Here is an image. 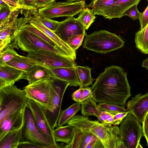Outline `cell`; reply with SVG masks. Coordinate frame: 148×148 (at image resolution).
<instances>
[{"label":"cell","mask_w":148,"mask_h":148,"mask_svg":"<svg viewBox=\"0 0 148 148\" xmlns=\"http://www.w3.org/2000/svg\"><path fill=\"white\" fill-rule=\"evenodd\" d=\"M93 99L98 103L125 106L131 96L127 73L121 67L112 65L105 68L90 87Z\"/></svg>","instance_id":"1"},{"label":"cell","mask_w":148,"mask_h":148,"mask_svg":"<svg viewBox=\"0 0 148 148\" xmlns=\"http://www.w3.org/2000/svg\"><path fill=\"white\" fill-rule=\"evenodd\" d=\"M67 124L91 132L101 141L104 148H126L120 137L119 127L117 125L92 120L81 115H75Z\"/></svg>","instance_id":"2"},{"label":"cell","mask_w":148,"mask_h":148,"mask_svg":"<svg viewBox=\"0 0 148 148\" xmlns=\"http://www.w3.org/2000/svg\"><path fill=\"white\" fill-rule=\"evenodd\" d=\"M8 46L13 49H20L27 53L40 50L50 51L74 60L66 53L23 28L15 36Z\"/></svg>","instance_id":"3"},{"label":"cell","mask_w":148,"mask_h":148,"mask_svg":"<svg viewBox=\"0 0 148 148\" xmlns=\"http://www.w3.org/2000/svg\"><path fill=\"white\" fill-rule=\"evenodd\" d=\"M85 36L83 47L100 53L106 54L117 50L125 44L119 36L106 30L95 31Z\"/></svg>","instance_id":"4"},{"label":"cell","mask_w":148,"mask_h":148,"mask_svg":"<svg viewBox=\"0 0 148 148\" xmlns=\"http://www.w3.org/2000/svg\"><path fill=\"white\" fill-rule=\"evenodd\" d=\"M28 99L24 89L14 84L0 88V121L7 116L24 109Z\"/></svg>","instance_id":"5"},{"label":"cell","mask_w":148,"mask_h":148,"mask_svg":"<svg viewBox=\"0 0 148 148\" xmlns=\"http://www.w3.org/2000/svg\"><path fill=\"white\" fill-rule=\"evenodd\" d=\"M69 86V84L65 82L52 78L51 97L45 110L48 120L53 130L57 126L58 120L61 111L63 99Z\"/></svg>","instance_id":"6"},{"label":"cell","mask_w":148,"mask_h":148,"mask_svg":"<svg viewBox=\"0 0 148 148\" xmlns=\"http://www.w3.org/2000/svg\"><path fill=\"white\" fill-rule=\"evenodd\" d=\"M34 143L45 146L46 148H55L51 145L40 132L34 120L32 112L27 105L24 112V121L19 130V143Z\"/></svg>","instance_id":"7"},{"label":"cell","mask_w":148,"mask_h":148,"mask_svg":"<svg viewBox=\"0 0 148 148\" xmlns=\"http://www.w3.org/2000/svg\"><path fill=\"white\" fill-rule=\"evenodd\" d=\"M119 134L126 148H136L144 136L140 124L131 113L129 112L120 123Z\"/></svg>","instance_id":"8"},{"label":"cell","mask_w":148,"mask_h":148,"mask_svg":"<svg viewBox=\"0 0 148 148\" xmlns=\"http://www.w3.org/2000/svg\"><path fill=\"white\" fill-rule=\"evenodd\" d=\"M85 0L73 2H55L38 10L40 16L48 18L71 17L79 13L85 8Z\"/></svg>","instance_id":"9"},{"label":"cell","mask_w":148,"mask_h":148,"mask_svg":"<svg viewBox=\"0 0 148 148\" xmlns=\"http://www.w3.org/2000/svg\"><path fill=\"white\" fill-rule=\"evenodd\" d=\"M28 53L26 56L48 68H75L77 66L75 61L52 52L40 50Z\"/></svg>","instance_id":"10"},{"label":"cell","mask_w":148,"mask_h":148,"mask_svg":"<svg viewBox=\"0 0 148 148\" xmlns=\"http://www.w3.org/2000/svg\"><path fill=\"white\" fill-rule=\"evenodd\" d=\"M52 78L37 81L25 86L23 89L28 99L47 108L52 91Z\"/></svg>","instance_id":"11"},{"label":"cell","mask_w":148,"mask_h":148,"mask_svg":"<svg viewBox=\"0 0 148 148\" xmlns=\"http://www.w3.org/2000/svg\"><path fill=\"white\" fill-rule=\"evenodd\" d=\"M27 105L32 112L36 125L42 135L51 145L60 146L55 139L53 130L48 120L45 109L38 103L28 99Z\"/></svg>","instance_id":"12"},{"label":"cell","mask_w":148,"mask_h":148,"mask_svg":"<svg viewBox=\"0 0 148 148\" xmlns=\"http://www.w3.org/2000/svg\"><path fill=\"white\" fill-rule=\"evenodd\" d=\"M26 10L23 14L24 17L27 18L29 23L43 32L60 48L71 56L75 60L76 51L74 50L67 43L60 38L55 32L41 23L34 16L30 13L29 10Z\"/></svg>","instance_id":"13"},{"label":"cell","mask_w":148,"mask_h":148,"mask_svg":"<svg viewBox=\"0 0 148 148\" xmlns=\"http://www.w3.org/2000/svg\"><path fill=\"white\" fill-rule=\"evenodd\" d=\"M85 30L82 24L73 16H71L61 21L55 33L60 38L66 42L68 38L73 36L86 34Z\"/></svg>","instance_id":"14"},{"label":"cell","mask_w":148,"mask_h":148,"mask_svg":"<svg viewBox=\"0 0 148 148\" xmlns=\"http://www.w3.org/2000/svg\"><path fill=\"white\" fill-rule=\"evenodd\" d=\"M29 22L25 17L17 18L0 28V52L7 47L15 36Z\"/></svg>","instance_id":"15"},{"label":"cell","mask_w":148,"mask_h":148,"mask_svg":"<svg viewBox=\"0 0 148 148\" xmlns=\"http://www.w3.org/2000/svg\"><path fill=\"white\" fill-rule=\"evenodd\" d=\"M127 109L142 123L144 117L148 112V91L144 95H136L131 98L126 104Z\"/></svg>","instance_id":"16"},{"label":"cell","mask_w":148,"mask_h":148,"mask_svg":"<svg viewBox=\"0 0 148 148\" xmlns=\"http://www.w3.org/2000/svg\"><path fill=\"white\" fill-rule=\"evenodd\" d=\"M25 72L8 65L0 63V88L14 84L24 79Z\"/></svg>","instance_id":"17"},{"label":"cell","mask_w":148,"mask_h":148,"mask_svg":"<svg viewBox=\"0 0 148 148\" xmlns=\"http://www.w3.org/2000/svg\"><path fill=\"white\" fill-rule=\"evenodd\" d=\"M25 109L7 116L0 121V139L9 132L21 129L23 123Z\"/></svg>","instance_id":"18"},{"label":"cell","mask_w":148,"mask_h":148,"mask_svg":"<svg viewBox=\"0 0 148 148\" xmlns=\"http://www.w3.org/2000/svg\"><path fill=\"white\" fill-rule=\"evenodd\" d=\"M48 68L53 78L65 82L69 84L70 86H80V79L75 67Z\"/></svg>","instance_id":"19"},{"label":"cell","mask_w":148,"mask_h":148,"mask_svg":"<svg viewBox=\"0 0 148 148\" xmlns=\"http://www.w3.org/2000/svg\"><path fill=\"white\" fill-rule=\"evenodd\" d=\"M98 138L91 132L87 131L75 129L71 143L62 147L65 148H86L93 140Z\"/></svg>","instance_id":"20"},{"label":"cell","mask_w":148,"mask_h":148,"mask_svg":"<svg viewBox=\"0 0 148 148\" xmlns=\"http://www.w3.org/2000/svg\"><path fill=\"white\" fill-rule=\"evenodd\" d=\"M140 0H117L104 17L109 19L120 18L124 16L125 12L131 7L138 4Z\"/></svg>","instance_id":"21"},{"label":"cell","mask_w":148,"mask_h":148,"mask_svg":"<svg viewBox=\"0 0 148 148\" xmlns=\"http://www.w3.org/2000/svg\"><path fill=\"white\" fill-rule=\"evenodd\" d=\"M53 78L49 69L44 66L37 64L25 72L24 79L27 80L30 84L37 81Z\"/></svg>","instance_id":"22"},{"label":"cell","mask_w":148,"mask_h":148,"mask_svg":"<svg viewBox=\"0 0 148 148\" xmlns=\"http://www.w3.org/2000/svg\"><path fill=\"white\" fill-rule=\"evenodd\" d=\"M76 128L69 124L60 126H57L53 130L55 139L57 142L69 144L71 142Z\"/></svg>","instance_id":"23"},{"label":"cell","mask_w":148,"mask_h":148,"mask_svg":"<svg viewBox=\"0 0 148 148\" xmlns=\"http://www.w3.org/2000/svg\"><path fill=\"white\" fill-rule=\"evenodd\" d=\"M5 64L25 72L33 66L38 64L34 60L27 56L19 55Z\"/></svg>","instance_id":"24"},{"label":"cell","mask_w":148,"mask_h":148,"mask_svg":"<svg viewBox=\"0 0 148 148\" xmlns=\"http://www.w3.org/2000/svg\"><path fill=\"white\" fill-rule=\"evenodd\" d=\"M116 0H92L88 6L92 10L95 15L104 17Z\"/></svg>","instance_id":"25"},{"label":"cell","mask_w":148,"mask_h":148,"mask_svg":"<svg viewBox=\"0 0 148 148\" xmlns=\"http://www.w3.org/2000/svg\"><path fill=\"white\" fill-rule=\"evenodd\" d=\"M80 109L81 104L76 102L65 110L61 111L58 120L57 126H62L67 124Z\"/></svg>","instance_id":"26"},{"label":"cell","mask_w":148,"mask_h":148,"mask_svg":"<svg viewBox=\"0 0 148 148\" xmlns=\"http://www.w3.org/2000/svg\"><path fill=\"white\" fill-rule=\"evenodd\" d=\"M19 130L9 132L0 139V148H17Z\"/></svg>","instance_id":"27"},{"label":"cell","mask_w":148,"mask_h":148,"mask_svg":"<svg viewBox=\"0 0 148 148\" xmlns=\"http://www.w3.org/2000/svg\"><path fill=\"white\" fill-rule=\"evenodd\" d=\"M135 42L137 49L143 53L148 54V24L136 33Z\"/></svg>","instance_id":"28"},{"label":"cell","mask_w":148,"mask_h":148,"mask_svg":"<svg viewBox=\"0 0 148 148\" xmlns=\"http://www.w3.org/2000/svg\"><path fill=\"white\" fill-rule=\"evenodd\" d=\"M75 69L80 81L79 88L87 87L92 85L95 79L91 76V69L90 67L78 65L76 66Z\"/></svg>","instance_id":"29"},{"label":"cell","mask_w":148,"mask_h":148,"mask_svg":"<svg viewBox=\"0 0 148 148\" xmlns=\"http://www.w3.org/2000/svg\"><path fill=\"white\" fill-rule=\"evenodd\" d=\"M81 110L83 115L86 116H94L97 118L100 111L96 102L93 98L86 100L81 104Z\"/></svg>","instance_id":"30"},{"label":"cell","mask_w":148,"mask_h":148,"mask_svg":"<svg viewBox=\"0 0 148 148\" xmlns=\"http://www.w3.org/2000/svg\"><path fill=\"white\" fill-rule=\"evenodd\" d=\"M92 9L88 8H85L80 12L76 19L88 29L96 18Z\"/></svg>","instance_id":"31"},{"label":"cell","mask_w":148,"mask_h":148,"mask_svg":"<svg viewBox=\"0 0 148 148\" xmlns=\"http://www.w3.org/2000/svg\"><path fill=\"white\" fill-rule=\"evenodd\" d=\"M29 11L30 13L34 16L41 23L54 32L56 31L61 23V22L41 16L39 14L37 9Z\"/></svg>","instance_id":"32"},{"label":"cell","mask_w":148,"mask_h":148,"mask_svg":"<svg viewBox=\"0 0 148 148\" xmlns=\"http://www.w3.org/2000/svg\"><path fill=\"white\" fill-rule=\"evenodd\" d=\"M23 28L33 33L52 46L66 53L70 56L73 60H75L73 57L64 51L60 48L56 43L43 32L31 24L29 23L26 24L23 26Z\"/></svg>","instance_id":"33"},{"label":"cell","mask_w":148,"mask_h":148,"mask_svg":"<svg viewBox=\"0 0 148 148\" xmlns=\"http://www.w3.org/2000/svg\"><path fill=\"white\" fill-rule=\"evenodd\" d=\"M99 109L112 114L127 111L125 106H119L115 104L105 103H99L97 105Z\"/></svg>","instance_id":"34"},{"label":"cell","mask_w":148,"mask_h":148,"mask_svg":"<svg viewBox=\"0 0 148 148\" xmlns=\"http://www.w3.org/2000/svg\"><path fill=\"white\" fill-rule=\"evenodd\" d=\"M18 55L13 49L8 46L0 52V63L5 64Z\"/></svg>","instance_id":"35"},{"label":"cell","mask_w":148,"mask_h":148,"mask_svg":"<svg viewBox=\"0 0 148 148\" xmlns=\"http://www.w3.org/2000/svg\"><path fill=\"white\" fill-rule=\"evenodd\" d=\"M86 34H76L69 38L66 42L74 51H76L82 44Z\"/></svg>","instance_id":"36"},{"label":"cell","mask_w":148,"mask_h":148,"mask_svg":"<svg viewBox=\"0 0 148 148\" xmlns=\"http://www.w3.org/2000/svg\"><path fill=\"white\" fill-rule=\"evenodd\" d=\"M114 114L100 110L97 118L98 120L101 122L114 125Z\"/></svg>","instance_id":"37"},{"label":"cell","mask_w":148,"mask_h":148,"mask_svg":"<svg viewBox=\"0 0 148 148\" xmlns=\"http://www.w3.org/2000/svg\"><path fill=\"white\" fill-rule=\"evenodd\" d=\"M138 4H136L130 8L125 13L124 16H127L134 20L138 19H139L141 13L137 9Z\"/></svg>","instance_id":"38"},{"label":"cell","mask_w":148,"mask_h":148,"mask_svg":"<svg viewBox=\"0 0 148 148\" xmlns=\"http://www.w3.org/2000/svg\"><path fill=\"white\" fill-rule=\"evenodd\" d=\"M22 10H33L37 9L35 0H18Z\"/></svg>","instance_id":"39"},{"label":"cell","mask_w":148,"mask_h":148,"mask_svg":"<svg viewBox=\"0 0 148 148\" xmlns=\"http://www.w3.org/2000/svg\"><path fill=\"white\" fill-rule=\"evenodd\" d=\"M21 9H17L13 10L10 15L3 22L0 23L1 28L9 23L17 19L19 14L21 12Z\"/></svg>","instance_id":"40"},{"label":"cell","mask_w":148,"mask_h":148,"mask_svg":"<svg viewBox=\"0 0 148 148\" xmlns=\"http://www.w3.org/2000/svg\"><path fill=\"white\" fill-rule=\"evenodd\" d=\"M13 10L8 6H0V23L7 18Z\"/></svg>","instance_id":"41"},{"label":"cell","mask_w":148,"mask_h":148,"mask_svg":"<svg viewBox=\"0 0 148 148\" xmlns=\"http://www.w3.org/2000/svg\"><path fill=\"white\" fill-rule=\"evenodd\" d=\"M139 20L140 25V30H141L148 24V5L144 11L141 13Z\"/></svg>","instance_id":"42"},{"label":"cell","mask_w":148,"mask_h":148,"mask_svg":"<svg viewBox=\"0 0 148 148\" xmlns=\"http://www.w3.org/2000/svg\"><path fill=\"white\" fill-rule=\"evenodd\" d=\"M92 92L90 87H88L82 88V97L81 100V104L86 100L92 98Z\"/></svg>","instance_id":"43"},{"label":"cell","mask_w":148,"mask_h":148,"mask_svg":"<svg viewBox=\"0 0 148 148\" xmlns=\"http://www.w3.org/2000/svg\"><path fill=\"white\" fill-rule=\"evenodd\" d=\"M129 113V112L127 111L126 112H119L114 114L113 116L114 125H117L120 124L123 119Z\"/></svg>","instance_id":"44"},{"label":"cell","mask_w":148,"mask_h":148,"mask_svg":"<svg viewBox=\"0 0 148 148\" xmlns=\"http://www.w3.org/2000/svg\"><path fill=\"white\" fill-rule=\"evenodd\" d=\"M142 124L144 136L146 139L148 146V112L145 116Z\"/></svg>","instance_id":"45"},{"label":"cell","mask_w":148,"mask_h":148,"mask_svg":"<svg viewBox=\"0 0 148 148\" xmlns=\"http://www.w3.org/2000/svg\"><path fill=\"white\" fill-rule=\"evenodd\" d=\"M56 0H35L36 7L38 10L43 8L55 2Z\"/></svg>","instance_id":"46"},{"label":"cell","mask_w":148,"mask_h":148,"mask_svg":"<svg viewBox=\"0 0 148 148\" xmlns=\"http://www.w3.org/2000/svg\"><path fill=\"white\" fill-rule=\"evenodd\" d=\"M17 148H46L45 146L34 143L24 142L20 143Z\"/></svg>","instance_id":"47"},{"label":"cell","mask_w":148,"mask_h":148,"mask_svg":"<svg viewBox=\"0 0 148 148\" xmlns=\"http://www.w3.org/2000/svg\"><path fill=\"white\" fill-rule=\"evenodd\" d=\"M12 9H21L18 0H2Z\"/></svg>","instance_id":"48"},{"label":"cell","mask_w":148,"mask_h":148,"mask_svg":"<svg viewBox=\"0 0 148 148\" xmlns=\"http://www.w3.org/2000/svg\"><path fill=\"white\" fill-rule=\"evenodd\" d=\"M82 88H79L74 91L72 94V99L76 102L80 104L81 100L82 97Z\"/></svg>","instance_id":"49"},{"label":"cell","mask_w":148,"mask_h":148,"mask_svg":"<svg viewBox=\"0 0 148 148\" xmlns=\"http://www.w3.org/2000/svg\"><path fill=\"white\" fill-rule=\"evenodd\" d=\"M86 148H104V147L101 141L97 138L88 144Z\"/></svg>","instance_id":"50"},{"label":"cell","mask_w":148,"mask_h":148,"mask_svg":"<svg viewBox=\"0 0 148 148\" xmlns=\"http://www.w3.org/2000/svg\"><path fill=\"white\" fill-rule=\"evenodd\" d=\"M142 65V67L148 70V58L143 61Z\"/></svg>","instance_id":"51"},{"label":"cell","mask_w":148,"mask_h":148,"mask_svg":"<svg viewBox=\"0 0 148 148\" xmlns=\"http://www.w3.org/2000/svg\"><path fill=\"white\" fill-rule=\"evenodd\" d=\"M7 6L8 5L3 1L2 0H0V6Z\"/></svg>","instance_id":"52"},{"label":"cell","mask_w":148,"mask_h":148,"mask_svg":"<svg viewBox=\"0 0 148 148\" xmlns=\"http://www.w3.org/2000/svg\"><path fill=\"white\" fill-rule=\"evenodd\" d=\"M143 147L140 145V143H138L136 147V148H143Z\"/></svg>","instance_id":"53"},{"label":"cell","mask_w":148,"mask_h":148,"mask_svg":"<svg viewBox=\"0 0 148 148\" xmlns=\"http://www.w3.org/2000/svg\"><path fill=\"white\" fill-rule=\"evenodd\" d=\"M80 0L84 1L85 0H67V1L68 2H73L74 1H79Z\"/></svg>","instance_id":"54"},{"label":"cell","mask_w":148,"mask_h":148,"mask_svg":"<svg viewBox=\"0 0 148 148\" xmlns=\"http://www.w3.org/2000/svg\"><path fill=\"white\" fill-rule=\"evenodd\" d=\"M147 0L148 1V0Z\"/></svg>","instance_id":"55"}]
</instances>
